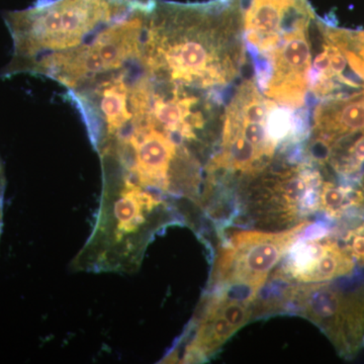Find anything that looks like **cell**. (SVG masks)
I'll list each match as a JSON object with an SVG mask.
<instances>
[{
    "label": "cell",
    "mask_w": 364,
    "mask_h": 364,
    "mask_svg": "<svg viewBox=\"0 0 364 364\" xmlns=\"http://www.w3.org/2000/svg\"><path fill=\"white\" fill-rule=\"evenodd\" d=\"M305 220L279 231L235 230L218 247L210 284L215 289L235 287L258 296L275 267L305 234Z\"/></svg>",
    "instance_id": "obj_8"
},
{
    "label": "cell",
    "mask_w": 364,
    "mask_h": 364,
    "mask_svg": "<svg viewBox=\"0 0 364 364\" xmlns=\"http://www.w3.org/2000/svg\"><path fill=\"white\" fill-rule=\"evenodd\" d=\"M312 18L287 31L268 58L255 67L256 82L267 98L289 109H299L306 104L312 68L308 39Z\"/></svg>",
    "instance_id": "obj_11"
},
{
    "label": "cell",
    "mask_w": 364,
    "mask_h": 364,
    "mask_svg": "<svg viewBox=\"0 0 364 364\" xmlns=\"http://www.w3.org/2000/svg\"><path fill=\"white\" fill-rule=\"evenodd\" d=\"M142 0H38L23 11H7L13 57L2 75L26 74L55 53L87 42L105 26L130 14Z\"/></svg>",
    "instance_id": "obj_3"
},
{
    "label": "cell",
    "mask_w": 364,
    "mask_h": 364,
    "mask_svg": "<svg viewBox=\"0 0 364 364\" xmlns=\"http://www.w3.org/2000/svg\"><path fill=\"white\" fill-rule=\"evenodd\" d=\"M360 182H361V183H360L361 184V189H363V191L364 193V174H363V176L361 177Z\"/></svg>",
    "instance_id": "obj_17"
},
{
    "label": "cell",
    "mask_w": 364,
    "mask_h": 364,
    "mask_svg": "<svg viewBox=\"0 0 364 364\" xmlns=\"http://www.w3.org/2000/svg\"><path fill=\"white\" fill-rule=\"evenodd\" d=\"M139 72L140 64L136 62L68 90V97L82 117L95 149L134 119Z\"/></svg>",
    "instance_id": "obj_10"
},
{
    "label": "cell",
    "mask_w": 364,
    "mask_h": 364,
    "mask_svg": "<svg viewBox=\"0 0 364 364\" xmlns=\"http://www.w3.org/2000/svg\"><path fill=\"white\" fill-rule=\"evenodd\" d=\"M145 188L160 195H182L198 183V163L191 150L152 124L135 122L97 149Z\"/></svg>",
    "instance_id": "obj_4"
},
{
    "label": "cell",
    "mask_w": 364,
    "mask_h": 364,
    "mask_svg": "<svg viewBox=\"0 0 364 364\" xmlns=\"http://www.w3.org/2000/svg\"><path fill=\"white\" fill-rule=\"evenodd\" d=\"M4 176H0V236H1L2 225H4Z\"/></svg>",
    "instance_id": "obj_16"
},
{
    "label": "cell",
    "mask_w": 364,
    "mask_h": 364,
    "mask_svg": "<svg viewBox=\"0 0 364 364\" xmlns=\"http://www.w3.org/2000/svg\"><path fill=\"white\" fill-rule=\"evenodd\" d=\"M272 104L260 95L255 78L239 86L225 114L220 150L205 169L208 176L233 172L248 177L269 166L279 147L268 128Z\"/></svg>",
    "instance_id": "obj_7"
},
{
    "label": "cell",
    "mask_w": 364,
    "mask_h": 364,
    "mask_svg": "<svg viewBox=\"0 0 364 364\" xmlns=\"http://www.w3.org/2000/svg\"><path fill=\"white\" fill-rule=\"evenodd\" d=\"M257 296L235 287L215 289L203 309L183 360H205L240 330L252 316Z\"/></svg>",
    "instance_id": "obj_12"
},
{
    "label": "cell",
    "mask_w": 364,
    "mask_h": 364,
    "mask_svg": "<svg viewBox=\"0 0 364 364\" xmlns=\"http://www.w3.org/2000/svg\"><path fill=\"white\" fill-rule=\"evenodd\" d=\"M0 174H4V169H2L1 162H0Z\"/></svg>",
    "instance_id": "obj_18"
},
{
    "label": "cell",
    "mask_w": 364,
    "mask_h": 364,
    "mask_svg": "<svg viewBox=\"0 0 364 364\" xmlns=\"http://www.w3.org/2000/svg\"><path fill=\"white\" fill-rule=\"evenodd\" d=\"M322 182L317 170L306 165L268 166L247 177L242 196L244 210L261 227L289 229L318 208Z\"/></svg>",
    "instance_id": "obj_9"
},
{
    "label": "cell",
    "mask_w": 364,
    "mask_h": 364,
    "mask_svg": "<svg viewBox=\"0 0 364 364\" xmlns=\"http://www.w3.org/2000/svg\"><path fill=\"white\" fill-rule=\"evenodd\" d=\"M343 244L355 262L364 268V221L349 230Z\"/></svg>",
    "instance_id": "obj_15"
},
{
    "label": "cell",
    "mask_w": 364,
    "mask_h": 364,
    "mask_svg": "<svg viewBox=\"0 0 364 364\" xmlns=\"http://www.w3.org/2000/svg\"><path fill=\"white\" fill-rule=\"evenodd\" d=\"M236 7L150 0L140 64L150 77L210 93L231 82L243 65Z\"/></svg>",
    "instance_id": "obj_1"
},
{
    "label": "cell",
    "mask_w": 364,
    "mask_h": 364,
    "mask_svg": "<svg viewBox=\"0 0 364 364\" xmlns=\"http://www.w3.org/2000/svg\"><path fill=\"white\" fill-rule=\"evenodd\" d=\"M100 160L102 202L95 229L73 261L74 268L81 272H135L165 203L160 193L134 181L114 160Z\"/></svg>",
    "instance_id": "obj_2"
},
{
    "label": "cell",
    "mask_w": 364,
    "mask_h": 364,
    "mask_svg": "<svg viewBox=\"0 0 364 364\" xmlns=\"http://www.w3.org/2000/svg\"><path fill=\"white\" fill-rule=\"evenodd\" d=\"M291 284L270 311H289L308 318L344 358L364 349V279Z\"/></svg>",
    "instance_id": "obj_6"
},
{
    "label": "cell",
    "mask_w": 364,
    "mask_h": 364,
    "mask_svg": "<svg viewBox=\"0 0 364 364\" xmlns=\"http://www.w3.org/2000/svg\"><path fill=\"white\" fill-rule=\"evenodd\" d=\"M363 189L323 181L318 193V208L332 219H340L352 210L363 208Z\"/></svg>",
    "instance_id": "obj_14"
},
{
    "label": "cell",
    "mask_w": 364,
    "mask_h": 364,
    "mask_svg": "<svg viewBox=\"0 0 364 364\" xmlns=\"http://www.w3.org/2000/svg\"><path fill=\"white\" fill-rule=\"evenodd\" d=\"M274 279L291 284H318L348 277L355 269V260L340 242L331 236L296 241L284 256Z\"/></svg>",
    "instance_id": "obj_13"
},
{
    "label": "cell",
    "mask_w": 364,
    "mask_h": 364,
    "mask_svg": "<svg viewBox=\"0 0 364 364\" xmlns=\"http://www.w3.org/2000/svg\"><path fill=\"white\" fill-rule=\"evenodd\" d=\"M149 4L150 0H142L130 14L105 26L87 42L38 60L26 74L51 78L68 91L136 63Z\"/></svg>",
    "instance_id": "obj_5"
}]
</instances>
